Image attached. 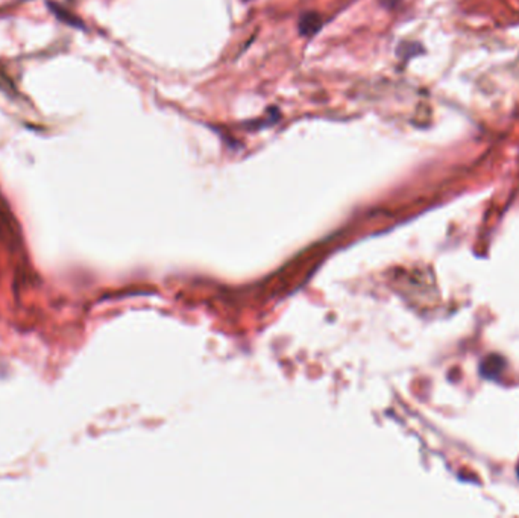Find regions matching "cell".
I'll return each instance as SVG.
<instances>
[{
	"mask_svg": "<svg viewBox=\"0 0 519 518\" xmlns=\"http://www.w3.org/2000/svg\"><path fill=\"white\" fill-rule=\"evenodd\" d=\"M322 15L316 11H308L301 14L298 19V31L301 36L304 37H313L322 28Z\"/></svg>",
	"mask_w": 519,
	"mask_h": 518,
	"instance_id": "obj_1",
	"label": "cell"
},
{
	"mask_svg": "<svg viewBox=\"0 0 519 518\" xmlns=\"http://www.w3.org/2000/svg\"><path fill=\"white\" fill-rule=\"evenodd\" d=\"M398 2H399V0H380V3L384 8H389V10H390V8H393V6H397Z\"/></svg>",
	"mask_w": 519,
	"mask_h": 518,
	"instance_id": "obj_2",
	"label": "cell"
},
{
	"mask_svg": "<svg viewBox=\"0 0 519 518\" xmlns=\"http://www.w3.org/2000/svg\"><path fill=\"white\" fill-rule=\"evenodd\" d=\"M245 2H248V0H245Z\"/></svg>",
	"mask_w": 519,
	"mask_h": 518,
	"instance_id": "obj_3",
	"label": "cell"
}]
</instances>
